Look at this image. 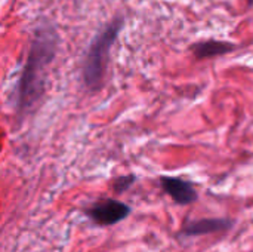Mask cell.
I'll list each match as a JSON object with an SVG mask.
<instances>
[{
    "label": "cell",
    "instance_id": "obj_7",
    "mask_svg": "<svg viewBox=\"0 0 253 252\" xmlns=\"http://www.w3.org/2000/svg\"><path fill=\"white\" fill-rule=\"evenodd\" d=\"M135 181H136V175H133V174H130V175H122V177H119V178L114 180L113 189H114L116 193H125L126 190H129L133 186Z\"/></svg>",
    "mask_w": 253,
    "mask_h": 252
},
{
    "label": "cell",
    "instance_id": "obj_8",
    "mask_svg": "<svg viewBox=\"0 0 253 252\" xmlns=\"http://www.w3.org/2000/svg\"><path fill=\"white\" fill-rule=\"evenodd\" d=\"M246 1H248V4H249V6H253V0H246Z\"/></svg>",
    "mask_w": 253,
    "mask_h": 252
},
{
    "label": "cell",
    "instance_id": "obj_6",
    "mask_svg": "<svg viewBox=\"0 0 253 252\" xmlns=\"http://www.w3.org/2000/svg\"><path fill=\"white\" fill-rule=\"evenodd\" d=\"M237 50V45L228 40H216V39H208L202 42H196L190 45V52L197 61L209 59L215 56H222L227 53H231Z\"/></svg>",
    "mask_w": 253,
    "mask_h": 252
},
{
    "label": "cell",
    "instance_id": "obj_1",
    "mask_svg": "<svg viewBox=\"0 0 253 252\" xmlns=\"http://www.w3.org/2000/svg\"><path fill=\"white\" fill-rule=\"evenodd\" d=\"M59 37L50 27L36 30L31 49L18 85V110L31 108L42 97L46 80V68L56 55Z\"/></svg>",
    "mask_w": 253,
    "mask_h": 252
},
{
    "label": "cell",
    "instance_id": "obj_4",
    "mask_svg": "<svg viewBox=\"0 0 253 252\" xmlns=\"http://www.w3.org/2000/svg\"><path fill=\"white\" fill-rule=\"evenodd\" d=\"M160 186L163 192L172 198L176 205H191L199 199V193L191 181H187L181 177H160Z\"/></svg>",
    "mask_w": 253,
    "mask_h": 252
},
{
    "label": "cell",
    "instance_id": "obj_3",
    "mask_svg": "<svg viewBox=\"0 0 253 252\" xmlns=\"http://www.w3.org/2000/svg\"><path fill=\"white\" fill-rule=\"evenodd\" d=\"M86 215L99 226H114L132 212V208L116 199H101L84 209Z\"/></svg>",
    "mask_w": 253,
    "mask_h": 252
},
{
    "label": "cell",
    "instance_id": "obj_5",
    "mask_svg": "<svg viewBox=\"0 0 253 252\" xmlns=\"http://www.w3.org/2000/svg\"><path fill=\"white\" fill-rule=\"evenodd\" d=\"M233 227H234V220L231 218H200V220L184 223L179 235L185 238H197L212 233L228 232Z\"/></svg>",
    "mask_w": 253,
    "mask_h": 252
},
{
    "label": "cell",
    "instance_id": "obj_2",
    "mask_svg": "<svg viewBox=\"0 0 253 252\" xmlns=\"http://www.w3.org/2000/svg\"><path fill=\"white\" fill-rule=\"evenodd\" d=\"M123 24L125 21L122 16L116 18L114 21L107 24V27H104V30L98 33L92 40L83 59V79L86 86L95 89L102 85L111 46L117 40Z\"/></svg>",
    "mask_w": 253,
    "mask_h": 252
}]
</instances>
